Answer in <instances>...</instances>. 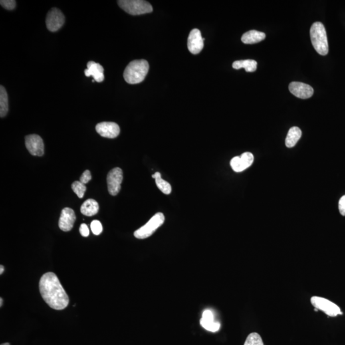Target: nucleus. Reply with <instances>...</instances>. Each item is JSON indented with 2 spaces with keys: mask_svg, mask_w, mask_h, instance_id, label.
Wrapping results in <instances>:
<instances>
[{
  "mask_svg": "<svg viewBox=\"0 0 345 345\" xmlns=\"http://www.w3.org/2000/svg\"><path fill=\"white\" fill-rule=\"evenodd\" d=\"M65 23V16L59 9H52L46 16V23L48 30L55 32L63 26Z\"/></svg>",
  "mask_w": 345,
  "mask_h": 345,
  "instance_id": "8",
  "label": "nucleus"
},
{
  "mask_svg": "<svg viewBox=\"0 0 345 345\" xmlns=\"http://www.w3.org/2000/svg\"><path fill=\"white\" fill-rule=\"evenodd\" d=\"M265 33L263 32L256 31V30H250L244 34L241 40L244 44H253L262 41L265 39Z\"/></svg>",
  "mask_w": 345,
  "mask_h": 345,
  "instance_id": "16",
  "label": "nucleus"
},
{
  "mask_svg": "<svg viewBox=\"0 0 345 345\" xmlns=\"http://www.w3.org/2000/svg\"><path fill=\"white\" fill-rule=\"evenodd\" d=\"M244 345H264V344L261 336L258 333L253 332L247 336Z\"/></svg>",
  "mask_w": 345,
  "mask_h": 345,
  "instance_id": "23",
  "label": "nucleus"
},
{
  "mask_svg": "<svg viewBox=\"0 0 345 345\" xmlns=\"http://www.w3.org/2000/svg\"><path fill=\"white\" fill-rule=\"evenodd\" d=\"M80 232L82 237H87L90 234L89 229H88V226L86 225V224H82V225L80 226Z\"/></svg>",
  "mask_w": 345,
  "mask_h": 345,
  "instance_id": "29",
  "label": "nucleus"
},
{
  "mask_svg": "<svg viewBox=\"0 0 345 345\" xmlns=\"http://www.w3.org/2000/svg\"><path fill=\"white\" fill-rule=\"evenodd\" d=\"M152 178L155 180V183L159 190L162 191V193L165 195H169L171 193V185L167 181H164L161 178V173L159 172H155V174L152 175Z\"/></svg>",
  "mask_w": 345,
  "mask_h": 345,
  "instance_id": "21",
  "label": "nucleus"
},
{
  "mask_svg": "<svg viewBox=\"0 0 345 345\" xmlns=\"http://www.w3.org/2000/svg\"><path fill=\"white\" fill-rule=\"evenodd\" d=\"M200 324L205 329L213 332L218 331L221 327L219 322H215L214 320L203 319L202 318L200 320Z\"/></svg>",
  "mask_w": 345,
  "mask_h": 345,
  "instance_id": "22",
  "label": "nucleus"
},
{
  "mask_svg": "<svg viewBox=\"0 0 345 345\" xmlns=\"http://www.w3.org/2000/svg\"><path fill=\"white\" fill-rule=\"evenodd\" d=\"M290 92L296 98L306 99L313 95L314 90L312 86L303 82H292L289 85Z\"/></svg>",
  "mask_w": 345,
  "mask_h": 345,
  "instance_id": "13",
  "label": "nucleus"
},
{
  "mask_svg": "<svg viewBox=\"0 0 345 345\" xmlns=\"http://www.w3.org/2000/svg\"><path fill=\"white\" fill-rule=\"evenodd\" d=\"M92 179V175H91L90 171L89 170H86L84 171L82 173V176L80 177V181L84 184L89 182V181Z\"/></svg>",
  "mask_w": 345,
  "mask_h": 345,
  "instance_id": "27",
  "label": "nucleus"
},
{
  "mask_svg": "<svg viewBox=\"0 0 345 345\" xmlns=\"http://www.w3.org/2000/svg\"><path fill=\"white\" fill-rule=\"evenodd\" d=\"M165 217L163 213H159L153 215L148 223L134 232V237L138 239H147L153 235L159 227L164 223Z\"/></svg>",
  "mask_w": 345,
  "mask_h": 345,
  "instance_id": "5",
  "label": "nucleus"
},
{
  "mask_svg": "<svg viewBox=\"0 0 345 345\" xmlns=\"http://www.w3.org/2000/svg\"><path fill=\"white\" fill-rule=\"evenodd\" d=\"M86 77L93 76L95 81L98 82H102L104 80V68L99 64L90 61L87 64V69L84 70Z\"/></svg>",
  "mask_w": 345,
  "mask_h": 345,
  "instance_id": "15",
  "label": "nucleus"
},
{
  "mask_svg": "<svg viewBox=\"0 0 345 345\" xmlns=\"http://www.w3.org/2000/svg\"><path fill=\"white\" fill-rule=\"evenodd\" d=\"M302 136V131L298 127H293L288 131L285 140V145L288 148H292L297 143Z\"/></svg>",
  "mask_w": 345,
  "mask_h": 345,
  "instance_id": "18",
  "label": "nucleus"
},
{
  "mask_svg": "<svg viewBox=\"0 0 345 345\" xmlns=\"http://www.w3.org/2000/svg\"><path fill=\"white\" fill-rule=\"evenodd\" d=\"M99 210V206L95 199H88L84 201L81 207V213L86 216H93L97 214Z\"/></svg>",
  "mask_w": 345,
  "mask_h": 345,
  "instance_id": "17",
  "label": "nucleus"
},
{
  "mask_svg": "<svg viewBox=\"0 0 345 345\" xmlns=\"http://www.w3.org/2000/svg\"><path fill=\"white\" fill-rule=\"evenodd\" d=\"M118 4L121 9L132 16L142 15L153 11L150 3L143 0H120Z\"/></svg>",
  "mask_w": 345,
  "mask_h": 345,
  "instance_id": "4",
  "label": "nucleus"
},
{
  "mask_svg": "<svg viewBox=\"0 0 345 345\" xmlns=\"http://www.w3.org/2000/svg\"><path fill=\"white\" fill-rule=\"evenodd\" d=\"M72 189L80 198H82L85 193L86 187L85 184L81 182L80 181H76L72 183Z\"/></svg>",
  "mask_w": 345,
  "mask_h": 345,
  "instance_id": "24",
  "label": "nucleus"
},
{
  "mask_svg": "<svg viewBox=\"0 0 345 345\" xmlns=\"http://www.w3.org/2000/svg\"><path fill=\"white\" fill-rule=\"evenodd\" d=\"M2 304H3V299L1 298H0V306H2Z\"/></svg>",
  "mask_w": 345,
  "mask_h": 345,
  "instance_id": "32",
  "label": "nucleus"
},
{
  "mask_svg": "<svg viewBox=\"0 0 345 345\" xmlns=\"http://www.w3.org/2000/svg\"><path fill=\"white\" fill-rule=\"evenodd\" d=\"M76 219L75 213L70 208H65L62 210L59 219V228L64 231H69L74 227Z\"/></svg>",
  "mask_w": 345,
  "mask_h": 345,
  "instance_id": "14",
  "label": "nucleus"
},
{
  "mask_svg": "<svg viewBox=\"0 0 345 345\" xmlns=\"http://www.w3.org/2000/svg\"><path fill=\"white\" fill-rule=\"evenodd\" d=\"M311 302L314 308L322 311L327 315L334 317L343 314L340 308L336 304L326 298L313 296L311 298Z\"/></svg>",
  "mask_w": 345,
  "mask_h": 345,
  "instance_id": "6",
  "label": "nucleus"
},
{
  "mask_svg": "<svg viewBox=\"0 0 345 345\" xmlns=\"http://www.w3.org/2000/svg\"><path fill=\"white\" fill-rule=\"evenodd\" d=\"M97 132L100 136L107 138H115L120 132V127L115 122L99 123L96 127Z\"/></svg>",
  "mask_w": 345,
  "mask_h": 345,
  "instance_id": "12",
  "label": "nucleus"
},
{
  "mask_svg": "<svg viewBox=\"0 0 345 345\" xmlns=\"http://www.w3.org/2000/svg\"><path fill=\"white\" fill-rule=\"evenodd\" d=\"M123 181V171L120 167H115L109 172L107 176V183L109 193L112 196L118 195L121 189Z\"/></svg>",
  "mask_w": 345,
  "mask_h": 345,
  "instance_id": "7",
  "label": "nucleus"
},
{
  "mask_svg": "<svg viewBox=\"0 0 345 345\" xmlns=\"http://www.w3.org/2000/svg\"><path fill=\"white\" fill-rule=\"evenodd\" d=\"M9 112V100L8 94L5 87L0 86V116H5Z\"/></svg>",
  "mask_w": 345,
  "mask_h": 345,
  "instance_id": "20",
  "label": "nucleus"
},
{
  "mask_svg": "<svg viewBox=\"0 0 345 345\" xmlns=\"http://www.w3.org/2000/svg\"><path fill=\"white\" fill-rule=\"evenodd\" d=\"M26 148L32 155L42 156L44 154V141L37 134L28 135L25 138Z\"/></svg>",
  "mask_w": 345,
  "mask_h": 345,
  "instance_id": "9",
  "label": "nucleus"
},
{
  "mask_svg": "<svg viewBox=\"0 0 345 345\" xmlns=\"http://www.w3.org/2000/svg\"><path fill=\"white\" fill-rule=\"evenodd\" d=\"M1 345H11L9 343H5V344H1Z\"/></svg>",
  "mask_w": 345,
  "mask_h": 345,
  "instance_id": "33",
  "label": "nucleus"
},
{
  "mask_svg": "<svg viewBox=\"0 0 345 345\" xmlns=\"http://www.w3.org/2000/svg\"><path fill=\"white\" fill-rule=\"evenodd\" d=\"M39 290L44 301L54 310H64L69 304L68 295L53 272H48L42 276Z\"/></svg>",
  "mask_w": 345,
  "mask_h": 345,
  "instance_id": "1",
  "label": "nucleus"
},
{
  "mask_svg": "<svg viewBox=\"0 0 345 345\" xmlns=\"http://www.w3.org/2000/svg\"><path fill=\"white\" fill-rule=\"evenodd\" d=\"M91 230L93 232V233L96 235H100L102 231V226L101 223L100 221H98V220H95L93 221L90 225Z\"/></svg>",
  "mask_w": 345,
  "mask_h": 345,
  "instance_id": "25",
  "label": "nucleus"
},
{
  "mask_svg": "<svg viewBox=\"0 0 345 345\" xmlns=\"http://www.w3.org/2000/svg\"><path fill=\"white\" fill-rule=\"evenodd\" d=\"M253 161V155L250 152H245L241 156L233 157L230 161V165L235 172H242L251 166Z\"/></svg>",
  "mask_w": 345,
  "mask_h": 345,
  "instance_id": "10",
  "label": "nucleus"
},
{
  "mask_svg": "<svg viewBox=\"0 0 345 345\" xmlns=\"http://www.w3.org/2000/svg\"><path fill=\"white\" fill-rule=\"evenodd\" d=\"M310 37L312 46L321 55H327L329 52L328 37L325 26L320 22L312 24L310 29Z\"/></svg>",
  "mask_w": 345,
  "mask_h": 345,
  "instance_id": "3",
  "label": "nucleus"
},
{
  "mask_svg": "<svg viewBox=\"0 0 345 345\" xmlns=\"http://www.w3.org/2000/svg\"><path fill=\"white\" fill-rule=\"evenodd\" d=\"M232 66L235 69L244 68L246 72H253L256 71L257 68V62L253 60H239L234 62Z\"/></svg>",
  "mask_w": 345,
  "mask_h": 345,
  "instance_id": "19",
  "label": "nucleus"
},
{
  "mask_svg": "<svg viewBox=\"0 0 345 345\" xmlns=\"http://www.w3.org/2000/svg\"><path fill=\"white\" fill-rule=\"evenodd\" d=\"M338 207L341 214L345 216V195L341 197L339 201Z\"/></svg>",
  "mask_w": 345,
  "mask_h": 345,
  "instance_id": "28",
  "label": "nucleus"
},
{
  "mask_svg": "<svg viewBox=\"0 0 345 345\" xmlns=\"http://www.w3.org/2000/svg\"><path fill=\"white\" fill-rule=\"evenodd\" d=\"M149 70V64L145 60H136L127 66L124 72L125 81L128 83H140L146 78Z\"/></svg>",
  "mask_w": 345,
  "mask_h": 345,
  "instance_id": "2",
  "label": "nucleus"
},
{
  "mask_svg": "<svg viewBox=\"0 0 345 345\" xmlns=\"http://www.w3.org/2000/svg\"><path fill=\"white\" fill-rule=\"evenodd\" d=\"M205 38L201 37V33L198 29L192 30L187 40V47L192 54L199 53L204 47Z\"/></svg>",
  "mask_w": 345,
  "mask_h": 345,
  "instance_id": "11",
  "label": "nucleus"
},
{
  "mask_svg": "<svg viewBox=\"0 0 345 345\" xmlns=\"http://www.w3.org/2000/svg\"><path fill=\"white\" fill-rule=\"evenodd\" d=\"M4 272V267L3 265L0 266V274H2Z\"/></svg>",
  "mask_w": 345,
  "mask_h": 345,
  "instance_id": "31",
  "label": "nucleus"
},
{
  "mask_svg": "<svg viewBox=\"0 0 345 345\" xmlns=\"http://www.w3.org/2000/svg\"><path fill=\"white\" fill-rule=\"evenodd\" d=\"M0 4L5 9L11 11L15 9L16 6V1L14 0H1L0 1Z\"/></svg>",
  "mask_w": 345,
  "mask_h": 345,
  "instance_id": "26",
  "label": "nucleus"
},
{
  "mask_svg": "<svg viewBox=\"0 0 345 345\" xmlns=\"http://www.w3.org/2000/svg\"><path fill=\"white\" fill-rule=\"evenodd\" d=\"M202 318L205 320H214L213 312L211 310H205L203 312Z\"/></svg>",
  "mask_w": 345,
  "mask_h": 345,
  "instance_id": "30",
  "label": "nucleus"
}]
</instances>
